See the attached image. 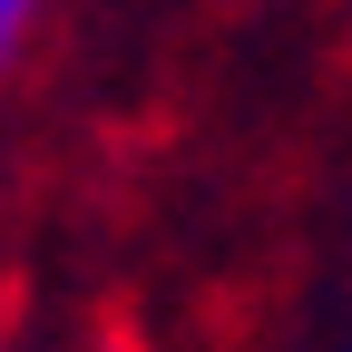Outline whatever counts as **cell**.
<instances>
[{"label":"cell","mask_w":352,"mask_h":352,"mask_svg":"<svg viewBox=\"0 0 352 352\" xmlns=\"http://www.w3.org/2000/svg\"><path fill=\"white\" fill-rule=\"evenodd\" d=\"M30 20H39V0H0V69L20 59V39H30Z\"/></svg>","instance_id":"obj_1"}]
</instances>
